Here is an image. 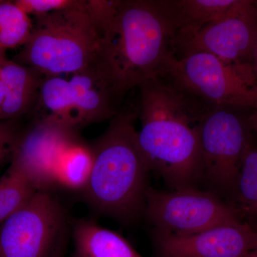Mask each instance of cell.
<instances>
[{
  "label": "cell",
  "instance_id": "cell-15",
  "mask_svg": "<svg viewBox=\"0 0 257 257\" xmlns=\"http://www.w3.org/2000/svg\"><path fill=\"white\" fill-rule=\"evenodd\" d=\"M236 0H167L176 35L200 30L222 16Z\"/></svg>",
  "mask_w": 257,
  "mask_h": 257
},
{
  "label": "cell",
  "instance_id": "cell-21",
  "mask_svg": "<svg viewBox=\"0 0 257 257\" xmlns=\"http://www.w3.org/2000/svg\"><path fill=\"white\" fill-rule=\"evenodd\" d=\"M15 4L28 15L39 16L75 6L79 0H17Z\"/></svg>",
  "mask_w": 257,
  "mask_h": 257
},
{
  "label": "cell",
  "instance_id": "cell-22",
  "mask_svg": "<svg viewBox=\"0 0 257 257\" xmlns=\"http://www.w3.org/2000/svg\"><path fill=\"white\" fill-rule=\"evenodd\" d=\"M18 132L15 121L0 122V163L7 158L10 159Z\"/></svg>",
  "mask_w": 257,
  "mask_h": 257
},
{
  "label": "cell",
  "instance_id": "cell-16",
  "mask_svg": "<svg viewBox=\"0 0 257 257\" xmlns=\"http://www.w3.org/2000/svg\"><path fill=\"white\" fill-rule=\"evenodd\" d=\"M92 166L90 145L79 138L64 150L57 161L54 175L55 187L82 193L89 182Z\"/></svg>",
  "mask_w": 257,
  "mask_h": 257
},
{
  "label": "cell",
  "instance_id": "cell-9",
  "mask_svg": "<svg viewBox=\"0 0 257 257\" xmlns=\"http://www.w3.org/2000/svg\"><path fill=\"white\" fill-rule=\"evenodd\" d=\"M72 121L45 114L34 119L15 139L10 168L23 175L37 192L56 188L55 169L69 145L81 138Z\"/></svg>",
  "mask_w": 257,
  "mask_h": 257
},
{
  "label": "cell",
  "instance_id": "cell-1",
  "mask_svg": "<svg viewBox=\"0 0 257 257\" xmlns=\"http://www.w3.org/2000/svg\"><path fill=\"white\" fill-rule=\"evenodd\" d=\"M88 10L100 39L92 66L119 103L162 75L175 57L176 28L167 0H89Z\"/></svg>",
  "mask_w": 257,
  "mask_h": 257
},
{
  "label": "cell",
  "instance_id": "cell-26",
  "mask_svg": "<svg viewBox=\"0 0 257 257\" xmlns=\"http://www.w3.org/2000/svg\"><path fill=\"white\" fill-rule=\"evenodd\" d=\"M2 3V1H1V0H0V3Z\"/></svg>",
  "mask_w": 257,
  "mask_h": 257
},
{
  "label": "cell",
  "instance_id": "cell-4",
  "mask_svg": "<svg viewBox=\"0 0 257 257\" xmlns=\"http://www.w3.org/2000/svg\"><path fill=\"white\" fill-rule=\"evenodd\" d=\"M34 18L30 38L13 61L45 77L72 75L92 65L100 39L87 0Z\"/></svg>",
  "mask_w": 257,
  "mask_h": 257
},
{
  "label": "cell",
  "instance_id": "cell-17",
  "mask_svg": "<svg viewBox=\"0 0 257 257\" xmlns=\"http://www.w3.org/2000/svg\"><path fill=\"white\" fill-rule=\"evenodd\" d=\"M33 23L30 15L14 2L0 3V57L5 58L7 50L23 47L30 38Z\"/></svg>",
  "mask_w": 257,
  "mask_h": 257
},
{
  "label": "cell",
  "instance_id": "cell-5",
  "mask_svg": "<svg viewBox=\"0 0 257 257\" xmlns=\"http://www.w3.org/2000/svg\"><path fill=\"white\" fill-rule=\"evenodd\" d=\"M162 75L211 105L257 109V77L250 64L228 63L197 52L174 57Z\"/></svg>",
  "mask_w": 257,
  "mask_h": 257
},
{
  "label": "cell",
  "instance_id": "cell-18",
  "mask_svg": "<svg viewBox=\"0 0 257 257\" xmlns=\"http://www.w3.org/2000/svg\"><path fill=\"white\" fill-rule=\"evenodd\" d=\"M39 104L49 111L47 114L72 121L78 127L69 79L61 77H45L40 88Z\"/></svg>",
  "mask_w": 257,
  "mask_h": 257
},
{
  "label": "cell",
  "instance_id": "cell-6",
  "mask_svg": "<svg viewBox=\"0 0 257 257\" xmlns=\"http://www.w3.org/2000/svg\"><path fill=\"white\" fill-rule=\"evenodd\" d=\"M72 225L52 192L39 191L0 224V257H64Z\"/></svg>",
  "mask_w": 257,
  "mask_h": 257
},
{
  "label": "cell",
  "instance_id": "cell-23",
  "mask_svg": "<svg viewBox=\"0 0 257 257\" xmlns=\"http://www.w3.org/2000/svg\"><path fill=\"white\" fill-rule=\"evenodd\" d=\"M248 123L251 131L256 134L257 136V109L250 111L248 115Z\"/></svg>",
  "mask_w": 257,
  "mask_h": 257
},
{
  "label": "cell",
  "instance_id": "cell-12",
  "mask_svg": "<svg viewBox=\"0 0 257 257\" xmlns=\"http://www.w3.org/2000/svg\"><path fill=\"white\" fill-rule=\"evenodd\" d=\"M69 82L79 128L111 120L119 113V101L105 79L92 66L72 74Z\"/></svg>",
  "mask_w": 257,
  "mask_h": 257
},
{
  "label": "cell",
  "instance_id": "cell-7",
  "mask_svg": "<svg viewBox=\"0 0 257 257\" xmlns=\"http://www.w3.org/2000/svg\"><path fill=\"white\" fill-rule=\"evenodd\" d=\"M242 110L246 109L211 106L199 126L202 179L217 196L234 192L243 157L251 143L248 116Z\"/></svg>",
  "mask_w": 257,
  "mask_h": 257
},
{
  "label": "cell",
  "instance_id": "cell-24",
  "mask_svg": "<svg viewBox=\"0 0 257 257\" xmlns=\"http://www.w3.org/2000/svg\"><path fill=\"white\" fill-rule=\"evenodd\" d=\"M251 67H252L253 72L257 77V37L256 42H255L254 47H253L252 57H251V62H250Z\"/></svg>",
  "mask_w": 257,
  "mask_h": 257
},
{
  "label": "cell",
  "instance_id": "cell-25",
  "mask_svg": "<svg viewBox=\"0 0 257 257\" xmlns=\"http://www.w3.org/2000/svg\"><path fill=\"white\" fill-rule=\"evenodd\" d=\"M5 60H6V58H2V57H0V72H1L2 64H3V62H4Z\"/></svg>",
  "mask_w": 257,
  "mask_h": 257
},
{
  "label": "cell",
  "instance_id": "cell-14",
  "mask_svg": "<svg viewBox=\"0 0 257 257\" xmlns=\"http://www.w3.org/2000/svg\"><path fill=\"white\" fill-rule=\"evenodd\" d=\"M72 257H144L124 236L92 219L72 221Z\"/></svg>",
  "mask_w": 257,
  "mask_h": 257
},
{
  "label": "cell",
  "instance_id": "cell-20",
  "mask_svg": "<svg viewBox=\"0 0 257 257\" xmlns=\"http://www.w3.org/2000/svg\"><path fill=\"white\" fill-rule=\"evenodd\" d=\"M234 192L240 210L257 215V147L252 143L243 157Z\"/></svg>",
  "mask_w": 257,
  "mask_h": 257
},
{
  "label": "cell",
  "instance_id": "cell-8",
  "mask_svg": "<svg viewBox=\"0 0 257 257\" xmlns=\"http://www.w3.org/2000/svg\"><path fill=\"white\" fill-rule=\"evenodd\" d=\"M144 215L155 231L175 235L195 234L220 226L241 222L231 204L209 191L197 188L162 191L149 187Z\"/></svg>",
  "mask_w": 257,
  "mask_h": 257
},
{
  "label": "cell",
  "instance_id": "cell-19",
  "mask_svg": "<svg viewBox=\"0 0 257 257\" xmlns=\"http://www.w3.org/2000/svg\"><path fill=\"white\" fill-rule=\"evenodd\" d=\"M37 192L23 175L9 167L0 178V224L23 207Z\"/></svg>",
  "mask_w": 257,
  "mask_h": 257
},
{
  "label": "cell",
  "instance_id": "cell-10",
  "mask_svg": "<svg viewBox=\"0 0 257 257\" xmlns=\"http://www.w3.org/2000/svg\"><path fill=\"white\" fill-rule=\"evenodd\" d=\"M257 37V1L236 0L222 16L200 30L176 35L175 58L203 52L232 64H250Z\"/></svg>",
  "mask_w": 257,
  "mask_h": 257
},
{
  "label": "cell",
  "instance_id": "cell-11",
  "mask_svg": "<svg viewBox=\"0 0 257 257\" xmlns=\"http://www.w3.org/2000/svg\"><path fill=\"white\" fill-rule=\"evenodd\" d=\"M154 239L158 257H248L257 247V231L241 221L188 235L155 231Z\"/></svg>",
  "mask_w": 257,
  "mask_h": 257
},
{
  "label": "cell",
  "instance_id": "cell-3",
  "mask_svg": "<svg viewBox=\"0 0 257 257\" xmlns=\"http://www.w3.org/2000/svg\"><path fill=\"white\" fill-rule=\"evenodd\" d=\"M136 111H119L100 136L89 143L92 170L81 193L96 216L123 224L144 215L151 172L144 157L135 127Z\"/></svg>",
  "mask_w": 257,
  "mask_h": 257
},
{
  "label": "cell",
  "instance_id": "cell-2",
  "mask_svg": "<svg viewBox=\"0 0 257 257\" xmlns=\"http://www.w3.org/2000/svg\"><path fill=\"white\" fill-rule=\"evenodd\" d=\"M138 89V143L150 171L172 190L196 188L202 174L199 126L212 105L163 75Z\"/></svg>",
  "mask_w": 257,
  "mask_h": 257
},
{
  "label": "cell",
  "instance_id": "cell-13",
  "mask_svg": "<svg viewBox=\"0 0 257 257\" xmlns=\"http://www.w3.org/2000/svg\"><path fill=\"white\" fill-rule=\"evenodd\" d=\"M45 78L35 69L5 60L0 72V122L16 121L33 110Z\"/></svg>",
  "mask_w": 257,
  "mask_h": 257
}]
</instances>
